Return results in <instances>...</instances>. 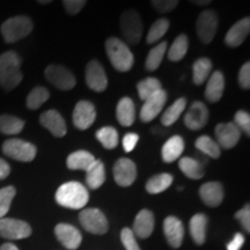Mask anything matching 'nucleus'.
Here are the masks:
<instances>
[{
    "mask_svg": "<svg viewBox=\"0 0 250 250\" xmlns=\"http://www.w3.org/2000/svg\"><path fill=\"white\" fill-rule=\"evenodd\" d=\"M21 58L14 51L0 55V86L5 90H12L22 81Z\"/></svg>",
    "mask_w": 250,
    "mask_h": 250,
    "instance_id": "2",
    "label": "nucleus"
},
{
    "mask_svg": "<svg viewBox=\"0 0 250 250\" xmlns=\"http://www.w3.org/2000/svg\"><path fill=\"white\" fill-rule=\"evenodd\" d=\"M105 169L104 165L101 160H95V162L86 170V183L89 189L95 190L104 183Z\"/></svg>",
    "mask_w": 250,
    "mask_h": 250,
    "instance_id": "28",
    "label": "nucleus"
},
{
    "mask_svg": "<svg viewBox=\"0 0 250 250\" xmlns=\"http://www.w3.org/2000/svg\"><path fill=\"white\" fill-rule=\"evenodd\" d=\"M24 122L12 115L0 116V132L4 134H18L23 130Z\"/></svg>",
    "mask_w": 250,
    "mask_h": 250,
    "instance_id": "36",
    "label": "nucleus"
},
{
    "mask_svg": "<svg viewBox=\"0 0 250 250\" xmlns=\"http://www.w3.org/2000/svg\"><path fill=\"white\" fill-rule=\"evenodd\" d=\"M116 117L122 126H131L136 120V105L127 96L122 98L117 103Z\"/></svg>",
    "mask_w": 250,
    "mask_h": 250,
    "instance_id": "25",
    "label": "nucleus"
},
{
    "mask_svg": "<svg viewBox=\"0 0 250 250\" xmlns=\"http://www.w3.org/2000/svg\"><path fill=\"white\" fill-rule=\"evenodd\" d=\"M139 142V136L137 133H126L123 138V148L125 152L130 153L132 152L134 147L137 146V144Z\"/></svg>",
    "mask_w": 250,
    "mask_h": 250,
    "instance_id": "48",
    "label": "nucleus"
},
{
    "mask_svg": "<svg viewBox=\"0 0 250 250\" xmlns=\"http://www.w3.org/2000/svg\"><path fill=\"white\" fill-rule=\"evenodd\" d=\"M162 89V85L160 80L156 79V78L149 77L146 78L142 81H139L138 85H137V90H138L139 99L142 101H146V100L151 98L158 92H160Z\"/></svg>",
    "mask_w": 250,
    "mask_h": 250,
    "instance_id": "32",
    "label": "nucleus"
},
{
    "mask_svg": "<svg viewBox=\"0 0 250 250\" xmlns=\"http://www.w3.org/2000/svg\"><path fill=\"white\" fill-rule=\"evenodd\" d=\"M184 151V140L180 136H173L161 148V158L166 164L179 160Z\"/></svg>",
    "mask_w": 250,
    "mask_h": 250,
    "instance_id": "24",
    "label": "nucleus"
},
{
    "mask_svg": "<svg viewBox=\"0 0 250 250\" xmlns=\"http://www.w3.org/2000/svg\"><path fill=\"white\" fill-rule=\"evenodd\" d=\"M86 85L94 92H104L108 87V78L104 68L98 61H90L86 66L85 72Z\"/></svg>",
    "mask_w": 250,
    "mask_h": 250,
    "instance_id": "11",
    "label": "nucleus"
},
{
    "mask_svg": "<svg viewBox=\"0 0 250 250\" xmlns=\"http://www.w3.org/2000/svg\"><path fill=\"white\" fill-rule=\"evenodd\" d=\"M215 138L219 147L230 149L235 147L241 137V131L237 129V126L233 122L229 123L218 124L214 129Z\"/></svg>",
    "mask_w": 250,
    "mask_h": 250,
    "instance_id": "15",
    "label": "nucleus"
},
{
    "mask_svg": "<svg viewBox=\"0 0 250 250\" xmlns=\"http://www.w3.org/2000/svg\"><path fill=\"white\" fill-rule=\"evenodd\" d=\"M199 196L208 206L217 208L224 201V188L219 182H208L199 188Z\"/></svg>",
    "mask_w": 250,
    "mask_h": 250,
    "instance_id": "22",
    "label": "nucleus"
},
{
    "mask_svg": "<svg viewBox=\"0 0 250 250\" xmlns=\"http://www.w3.org/2000/svg\"><path fill=\"white\" fill-rule=\"evenodd\" d=\"M218 29V17L211 9H206L199 14L196 22L197 36L204 44H208L213 41Z\"/></svg>",
    "mask_w": 250,
    "mask_h": 250,
    "instance_id": "8",
    "label": "nucleus"
},
{
    "mask_svg": "<svg viewBox=\"0 0 250 250\" xmlns=\"http://www.w3.org/2000/svg\"><path fill=\"white\" fill-rule=\"evenodd\" d=\"M152 5L160 13H167V12H171L176 8L179 1L177 0H154L152 1Z\"/></svg>",
    "mask_w": 250,
    "mask_h": 250,
    "instance_id": "44",
    "label": "nucleus"
},
{
    "mask_svg": "<svg viewBox=\"0 0 250 250\" xmlns=\"http://www.w3.org/2000/svg\"><path fill=\"white\" fill-rule=\"evenodd\" d=\"M31 234V227L26 221L14 218L0 219V236L7 240L27 239Z\"/></svg>",
    "mask_w": 250,
    "mask_h": 250,
    "instance_id": "9",
    "label": "nucleus"
},
{
    "mask_svg": "<svg viewBox=\"0 0 250 250\" xmlns=\"http://www.w3.org/2000/svg\"><path fill=\"white\" fill-rule=\"evenodd\" d=\"M73 124L77 129L87 130L93 125L96 118V109L92 102L79 101L73 110Z\"/></svg>",
    "mask_w": 250,
    "mask_h": 250,
    "instance_id": "13",
    "label": "nucleus"
},
{
    "mask_svg": "<svg viewBox=\"0 0 250 250\" xmlns=\"http://www.w3.org/2000/svg\"><path fill=\"white\" fill-rule=\"evenodd\" d=\"M195 146L197 149L204 153L212 159H218L221 154V149L219 147L217 142H214L211 137L201 136L196 139Z\"/></svg>",
    "mask_w": 250,
    "mask_h": 250,
    "instance_id": "37",
    "label": "nucleus"
},
{
    "mask_svg": "<svg viewBox=\"0 0 250 250\" xmlns=\"http://www.w3.org/2000/svg\"><path fill=\"white\" fill-rule=\"evenodd\" d=\"M245 243V236L241 233H236L233 240L227 245V250H240Z\"/></svg>",
    "mask_w": 250,
    "mask_h": 250,
    "instance_id": "49",
    "label": "nucleus"
},
{
    "mask_svg": "<svg viewBox=\"0 0 250 250\" xmlns=\"http://www.w3.org/2000/svg\"><path fill=\"white\" fill-rule=\"evenodd\" d=\"M9 174H11V167H9V165L5 160L0 159V181L5 180Z\"/></svg>",
    "mask_w": 250,
    "mask_h": 250,
    "instance_id": "50",
    "label": "nucleus"
},
{
    "mask_svg": "<svg viewBox=\"0 0 250 250\" xmlns=\"http://www.w3.org/2000/svg\"><path fill=\"white\" fill-rule=\"evenodd\" d=\"M56 236L58 241L62 243L65 248L70 250H76L81 245V233L76 227L68 224H58L55 228Z\"/></svg>",
    "mask_w": 250,
    "mask_h": 250,
    "instance_id": "18",
    "label": "nucleus"
},
{
    "mask_svg": "<svg viewBox=\"0 0 250 250\" xmlns=\"http://www.w3.org/2000/svg\"><path fill=\"white\" fill-rule=\"evenodd\" d=\"M45 78L51 85L61 90H70L76 86V77L62 65H49L45 68Z\"/></svg>",
    "mask_w": 250,
    "mask_h": 250,
    "instance_id": "10",
    "label": "nucleus"
},
{
    "mask_svg": "<svg viewBox=\"0 0 250 250\" xmlns=\"http://www.w3.org/2000/svg\"><path fill=\"white\" fill-rule=\"evenodd\" d=\"M121 240L126 250H140L138 243H137L136 235H134L132 229H130V228H123L121 233Z\"/></svg>",
    "mask_w": 250,
    "mask_h": 250,
    "instance_id": "43",
    "label": "nucleus"
},
{
    "mask_svg": "<svg viewBox=\"0 0 250 250\" xmlns=\"http://www.w3.org/2000/svg\"><path fill=\"white\" fill-rule=\"evenodd\" d=\"M15 195L17 190L12 186L0 189V219L5 218V215L7 214Z\"/></svg>",
    "mask_w": 250,
    "mask_h": 250,
    "instance_id": "41",
    "label": "nucleus"
},
{
    "mask_svg": "<svg viewBox=\"0 0 250 250\" xmlns=\"http://www.w3.org/2000/svg\"><path fill=\"white\" fill-rule=\"evenodd\" d=\"M179 168L187 177L192 180H199L205 175L204 166L196 159L184 156L179 161Z\"/></svg>",
    "mask_w": 250,
    "mask_h": 250,
    "instance_id": "29",
    "label": "nucleus"
},
{
    "mask_svg": "<svg viewBox=\"0 0 250 250\" xmlns=\"http://www.w3.org/2000/svg\"><path fill=\"white\" fill-rule=\"evenodd\" d=\"M250 31V19L245 18L237 21L234 26L227 31L225 36V43L230 48H236L245 42Z\"/></svg>",
    "mask_w": 250,
    "mask_h": 250,
    "instance_id": "20",
    "label": "nucleus"
},
{
    "mask_svg": "<svg viewBox=\"0 0 250 250\" xmlns=\"http://www.w3.org/2000/svg\"><path fill=\"white\" fill-rule=\"evenodd\" d=\"M96 139L107 149H112L118 145V132L115 127L104 126L96 131Z\"/></svg>",
    "mask_w": 250,
    "mask_h": 250,
    "instance_id": "38",
    "label": "nucleus"
},
{
    "mask_svg": "<svg viewBox=\"0 0 250 250\" xmlns=\"http://www.w3.org/2000/svg\"><path fill=\"white\" fill-rule=\"evenodd\" d=\"M166 102H167V92L161 89L151 98L144 101V105L140 109V120L145 123H148L160 115L164 109Z\"/></svg>",
    "mask_w": 250,
    "mask_h": 250,
    "instance_id": "14",
    "label": "nucleus"
},
{
    "mask_svg": "<svg viewBox=\"0 0 250 250\" xmlns=\"http://www.w3.org/2000/svg\"><path fill=\"white\" fill-rule=\"evenodd\" d=\"M164 232L171 248H179L182 245L184 237V227L179 218L169 215L165 219Z\"/></svg>",
    "mask_w": 250,
    "mask_h": 250,
    "instance_id": "19",
    "label": "nucleus"
},
{
    "mask_svg": "<svg viewBox=\"0 0 250 250\" xmlns=\"http://www.w3.org/2000/svg\"><path fill=\"white\" fill-rule=\"evenodd\" d=\"M154 215L149 210L144 208L134 219L132 232L140 239H147L154 230Z\"/></svg>",
    "mask_w": 250,
    "mask_h": 250,
    "instance_id": "21",
    "label": "nucleus"
},
{
    "mask_svg": "<svg viewBox=\"0 0 250 250\" xmlns=\"http://www.w3.org/2000/svg\"><path fill=\"white\" fill-rule=\"evenodd\" d=\"M173 175L168 173L158 174L155 176L151 177L146 183V191L151 195H156V193H161L166 191L173 183Z\"/></svg>",
    "mask_w": 250,
    "mask_h": 250,
    "instance_id": "31",
    "label": "nucleus"
},
{
    "mask_svg": "<svg viewBox=\"0 0 250 250\" xmlns=\"http://www.w3.org/2000/svg\"><path fill=\"white\" fill-rule=\"evenodd\" d=\"M33 28V22L28 17L19 15L11 18L1 24L2 39L7 43H15L29 35Z\"/></svg>",
    "mask_w": 250,
    "mask_h": 250,
    "instance_id": "4",
    "label": "nucleus"
},
{
    "mask_svg": "<svg viewBox=\"0 0 250 250\" xmlns=\"http://www.w3.org/2000/svg\"><path fill=\"white\" fill-rule=\"evenodd\" d=\"M212 71V62L208 58H199L192 65V81L201 86L208 79Z\"/></svg>",
    "mask_w": 250,
    "mask_h": 250,
    "instance_id": "30",
    "label": "nucleus"
},
{
    "mask_svg": "<svg viewBox=\"0 0 250 250\" xmlns=\"http://www.w3.org/2000/svg\"><path fill=\"white\" fill-rule=\"evenodd\" d=\"M235 219L239 220V223L242 225V227L247 230V233L250 232V206L247 204L243 206L240 211L235 213Z\"/></svg>",
    "mask_w": 250,
    "mask_h": 250,
    "instance_id": "45",
    "label": "nucleus"
},
{
    "mask_svg": "<svg viewBox=\"0 0 250 250\" xmlns=\"http://www.w3.org/2000/svg\"><path fill=\"white\" fill-rule=\"evenodd\" d=\"M79 221L81 226L92 234L102 235L108 232V220L99 208H90L83 210L79 214Z\"/></svg>",
    "mask_w": 250,
    "mask_h": 250,
    "instance_id": "7",
    "label": "nucleus"
},
{
    "mask_svg": "<svg viewBox=\"0 0 250 250\" xmlns=\"http://www.w3.org/2000/svg\"><path fill=\"white\" fill-rule=\"evenodd\" d=\"M0 250H19L17 246H14L13 243H4L0 247Z\"/></svg>",
    "mask_w": 250,
    "mask_h": 250,
    "instance_id": "51",
    "label": "nucleus"
},
{
    "mask_svg": "<svg viewBox=\"0 0 250 250\" xmlns=\"http://www.w3.org/2000/svg\"><path fill=\"white\" fill-rule=\"evenodd\" d=\"M191 4H195L197 6H204V5L211 4V1L210 0H205V1H191Z\"/></svg>",
    "mask_w": 250,
    "mask_h": 250,
    "instance_id": "52",
    "label": "nucleus"
},
{
    "mask_svg": "<svg viewBox=\"0 0 250 250\" xmlns=\"http://www.w3.org/2000/svg\"><path fill=\"white\" fill-rule=\"evenodd\" d=\"M2 153L13 160L21 162H30L35 159L36 146L26 140L12 138L2 144Z\"/></svg>",
    "mask_w": 250,
    "mask_h": 250,
    "instance_id": "5",
    "label": "nucleus"
},
{
    "mask_svg": "<svg viewBox=\"0 0 250 250\" xmlns=\"http://www.w3.org/2000/svg\"><path fill=\"white\" fill-rule=\"evenodd\" d=\"M208 121V109L201 101H195L190 105L184 116V124L188 129L198 131L205 126Z\"/></svg>",
    "mask_w": 250,
    "mask_h": 250,
    "instance_id": "16",
    "label": "nucleus"
},
{
    "mask_svg": "<svg viewBox=\"0 0 250 250\" xmlns=\"http://www.w3.org/2000/svg\"><path fill=\"white\" fill-rule=\"evenodd\" d=\"M239 83L242 89H249L250 87V62H247L242 65L239 72Z\"/></svg>",
    "mask_w": 250,
    "mask_h": 250,
    "instance_id": "47",
    "label": "nucleus"
},
{
    "mask_svg": "<svg viewBox=\"0 0 250 250\" xmlns=\"http://www.w3.org/2000/svg\"><path fill=\"white\" fill-rule=\"evenodd\" d=\"M166 50H167V42H166V41H162L161 43H159L158 45L154 46V48L148 52L145 64L146 70L151 72L158 70L162 59H164Z\"/></svg>",
    "mask_w": 250,
    "mask_h": 250,
    "instance_id": "35",
    "label": "nucleus"
},
{
    "mask_svg": "<svg viewBox=\"0 0 250 250\" xmlns=\"http://www.w3.org/2000/svg\"><path fill=\"white\" fill-rule=\"evenodd\" d=\"M40 123L57 138H62L66 134L67 127L65 120L55 109H50L43 112L40 116Z\"/></svg>",
    "mask_w": 250,
    "mask_h": 250,
    "instance_id": "17",
    "label": "nucleus"
},
{
    "mask_svg": "<svg viewBox=\"0 0 250 250\" xmlns=\"http://www.w3.org/2000/svg\"><path fill=\"white\" fill-rule=\"evenodd\" d=\"M121 29L130 44H138L143 36V21L134 11H125L121 17Z\"/></svg>",
    "mask_w": 250,
    "mask_h": 250,
    "instance_id": "6",
    "label": "nucleus"
},
{
    "mask_svg": "<svg viewBox=\"0 0 250 250\" xmlns=\"http://www.w3.org/2000/svg\"><path fill=\"white\" fill-rule=\"evenodd\" d=\"M189 49V40L186 34L177 36L168 51V59L171 62H180L187 55Z\"/></svg>",
    "mask_w": 250,
    "mask_h": 250,
    "instance_id": "34",
    "label": "nucleus"
},
{
    "mask_svg": "<svg viewBox=\"0 0 250 250\" xmlns=\"http://www.w3.org/2000/svg\"><path fill=\"white\" fill-rule=\"evenodd\" d=\"M87 2L85 0H64L62 1V5H64L65 9L67 11L68 14L76 15L79 13V12L85 7Z\"/></svg>",
    "mask_w": 250,
    "mask_h": 250,
    "instance_id": "46",
    "label": "nucleus"
},
{
    "mask_svg": "<svg viewBox=\"0 0 250 250\" xmlns=\"http://www.w3.org/2000/svg\"><path fill=\"white\" fill-rule=\"evenodd\" d=\"M187 107V100L184 98H180L175 101L169 108L164 112L161 116V123L165 126H170L175 122L179 120L181 114L184 111Z\"/></svg>",
    "mask_w": 250,
    "mask_h": 250,
    "instance_id": "33",
    "label": "nucleus"
},
{
    "mask_svg": "<svg viewBox=\"0 0 250 250\" xmlns=\"http://www.w3.org/2000/svg\"><path fill=\"white\" fill-rule=\"evenodd\" d=\"M105 52L114 68L118 72H127L133 66L134 57L123 41L110 37L105 41Z\"/></svg>",
    "mask_w": 250,
    "mask_h": 250,
    "instance_id": "3",
    "label": "nucleus"
},
{
    "mask_svg": "<svg viewBox=\"0 0 250 250\" xmlns=\"http://www.w3.org/2000/svg\"><path fill=\"white\" fill-rule=\"evenodd\" d=\"M206 227H208V217L203 213L195 214L189 223V229L193 241L197 245H203L206 240Z\"/></svg>",
    "mask_w": 250,
    "mask_h": 250,
    "instance_id": "27",
    "label": "nucleus"
},
{
    "mask_svg": "<svg viewBox=\"0 0 250 250\" xmlns=\"http://www.w3.org/2000/svg\"><path fill=\"white\" fill-rule=\"evenodd\" d=\"M92 153L87 151H76L67 156L66 166L71 170H87L95 162Z\"/></svg>",
    "mask_w": 250,
    "mask_h": 250,
    "instance_id": "26",
    "label": "nucleus"
},
{
    "mask_svg": "<svg viewBox=\"0 0 250 250\" xmlns=\"http://www.w3.org/2000/svg\"><path fill=\"white\" fill-rule=\"evenodd\" d=\"M114 179L120 187H130L137 179V166L132 160L122 158L112 168Z\"/></svg>",
    "mask_w": 250,
    "mask_h": 250,
    "instance_id": "12",
    "label": "nucleus"
},
{
    "mask_svg": "<svg viewBox=\"0 0 250 250\" xmlns=\"http://www.w3.org/2000/svg\"><path fill=\"white\" fill-rule=\"evenodd\" d=\"M234 124L236 125L237 129L243 131L247 136H250V115L245 110H239L234 115Z\"/></svg>",
    "mask_w": 250,
    "mask_h": 250,
    "instance_id": "42",
    "label": "nucleus"
},
{
    "mask_svg": "<svg viewBox=\"0 0 250 250\" xmlns=\"http://www.w3.org/2000/svg\"><path fill=\"white\" fill-rule=\"evenodd\" d=\"M168 29H169V20H167L165 18L156 20L152 24L151 28H149L147 37H146V41H147L148 44H153V43L161 40L166 35Z\"/></svg>",
    "mask_w": 250,
    "mask_h": 250,
    "instance_id": "40",
    "label": "nucleus"
},
{
    "mask_svg": "<svg viewBox=\"0 0 250 250\" xmlns=\"http://www.w3.org/2000/svg\"><path fill=\"white\" fill-rule=\"evenodd\" d=\"M50 98L49 90L45 87L37 86L35 88L28 94L27 96V107L31 110H36L39 109L43 103H45Z\"/></svg>",
    "mask_w": 250,
    "mask_h": 250,
    "instance_id": "39",
    "label": "nucleus"
},
{
    "mask_svg": "<svg viewBox=\"0 0 250 250\" xmlns=\"http://www.w3.org/2000/svg\"><path fill=\"white\" fill-rule=\"evenodd\" d=\"M89 201L88 190L79 182H67L62 184L56 192V202L62 208L71 210L83 208Z\"/></svg>",
    "mask_w": 250,
    "mask_h": 250,
    "instance_id": "1",
    "label": "nucleus"
},
{
    "mask_svg": "<svg viewBox=\"0 0 250 250\" xmlns=\"http://www.w3.org/2000/svg\"><path fill=\"white\" fill-rule=\"evenodd\" d=\"M225 90V77L220 71H214L208 78L205 88V98L208 102H219L223 98Z\"/></svg>",
    "mask_w": 250,
    "mask_h": 250,
    "instance_id": "23",
    "label": "nucleus"
},
{
    "mask_svg": "<svg viewBox=\"0 0 250 250\" xmlns=\"http://www.w3.org/2000/svg\"><path fill=\"white\" fill-rule=\"evenodd\" d=\"M40 2V4H50V2H51V1H50V0H48V1H39Z\"/></svg>",
    "mask_w": 250,
    "mask_h": 250,
    "instance_id": "53",
    "label": "nucleus"
}]
</instances>
